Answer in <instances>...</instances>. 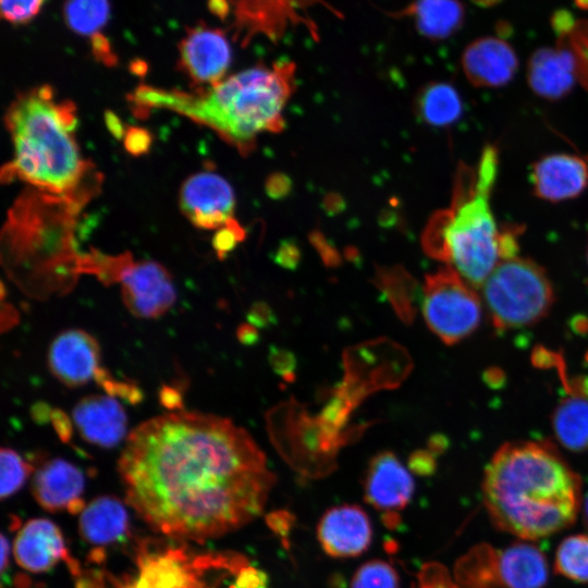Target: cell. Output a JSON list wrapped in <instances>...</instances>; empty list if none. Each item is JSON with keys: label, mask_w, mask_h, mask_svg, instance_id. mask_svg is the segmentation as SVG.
<instances>
[{"label": "cell", "mask_w": 588, "mask_h": 588, "mask_svg": "<svg viewBox=\"0 0 588 588\" xmlns=\"http://www.w3.org/2000/svg\"><path fill=\"white\" fill-rule=\"evenodd\" d=\"M125 497L156 532L205 542L264 511L275 476L252 436L230 419L175 411L136 426L118 461Z\"/></svg>", "instance_id": "obj_1"}, {"label": "cell", "mask_w": 588, "mask_h": 588, "mask_svg": "<svg viewBox=\"0 0 588 588\" xmlns=\"http://www.w3.org/2000/svg\"><path fill=\"white\" fill-rule=\"evenodd\" d=\"M580 479L548 442L503 444L488 463L482 497L497 528L524 540L551 536L576 519Z\"/></svg>", "instance_id": "obj_2"}, {"label": "cell", "mask_w": 588, "mask_h": 588, "mask_svg": "<svg viewBox=\"0 0 588 588\" xmlns=\"http://www.w3.org/2000/svg\"><path fill=\"white\" fill-rule=\"evenodd\" d=\"M294 88L295 64L280 61L270 68L242 71L194 93L143 85L130 99L138 112L167 109L189 118L247 154L258 135L283 128V109Z\"/></svg>", "instance_id": "obj_3"}, {"label": "cell", "mask_w": 588, "mask_h": 588, "mask_svg": "<svg viewBox=\"0 0 588 588\" xmlns=\"http://www.w3.org/2000/svg\"><path fill=\"white\" fill-rule=\"evenodd\" d=\"M5 121L14 146L13 160L3 171L7 176L79 200L75 196H82L90 169L75 140L74 106L57 101L51 87L44 85L21 94Z\"/></svg>", "instance_id": "obj_4"}, {"label": "cell", "mask_w": 588, "mask_h": 588, "mask_svg": "<svg viewBox=\"0 0 588 588\" xmlns=\"http://www.w3.org/2000/svg\"><path fill=\"white\" fill-rule=\"evenodd\" d=\"M498 162L497 148L488 145L476 168L458 169L451 208L433 216L422 240L429 256L453 266L473 287L510 258L504 229L498 228L490 207Z\"/></svg>", "instance_id": "obj_5"}, {"label": "cell", "mask_w": 588, "mask_h": 588, "mask_svg": "<svg viewBox=\"0 0 588 588\" xmlns=\"http://www.w3.org/2000/svg\"><path fill=\"white\" fill-rule=\"evenodd\" d=\"M480 287L493 327L503 331L537 323L554 302L544 269L517 256L500 261Z\"/></svg>", "instance_id": "obj_6"}, {"label": "cell", "mask_w": 588, "mask_h": 588, "mask_svg": "<svg viewBox=\"0 0 588 588\" xmlns=\"http://www.w3.org/2000/svg\"><path fill=\"white\" fill-rule=\"evenodd\" d=\"M421 313L428 328L443 343L452 345L478 328L482 306L473 286L446 267L425 277Z\"/></svg>", "instance_id": "obj_7"}, {"label": "cell", "mask_w": 588, "mask_h": 588, "mask_svg": "<svg viewBox=\"0 0 588 588\" xmlns=\"http://www.w3.org/2000/svg\"><path fill=\"white\" fill-rule=\"evenodd\" d=\"M317 3L341 15L323 0H236L234 13L237 38L243 45L257 35L278 40L291 25H304L317 38L315 23L303 14Z\"/></svg>", "instance_id": "obj_8"}, {"label": "cell", "mask_w": 588, "mask_h": 588, "mask_svg": "<svg viewBox=\"0 0 588 588\" xmlns=\"http://www.w3.org/2000/svg\"><path fill=\"white\" fill-rule=\"evenodd\" d=\"M118 283L121 284L125 307L137 318H159L176 299L170 272L157 261H134L132 258L122 270Z\"/></svg>", "instance_id": "obj_9"}, {"label": "cell", "mask_w": 588, "mask_h": 588, "mask_svg": "<svg viewBox=\"0 0 588 588\" xmlns=\"http://www.w3.org/2000/svg\"><path fill=\"white\" fill-rule=\"evenodd\" d=\"M180 205L186 218L201 229H221L233 221V189L213 172H199L187 179L181 189Z\"/></svg>", "instance_id": "obj_10"}, {"label": "cell", "mask_w": 588, "mask_h": 588, "mask_svg": "<svg viewBox=\"0 0 588 588\" xmlns=\"http://www.w3.org/2000/svg\"><path fill=\"white\" fill-rule=\"evenodd\" d=\"M180 65L196 85L215 86L231 64V48L223 32L199 25L187 30L179 46Z\"/></svg>", "instance_id": "obj_11"}, {"label": "cell", "mask_w": 588, "mask_h": 588, "mask_svg": "<svg viewBox=\"0 0 588 588\" xmlns=\"http://www.w3.org/2000/svg\"><path fill=\"white\" fill-rule=\"evenodd\" d=\"M48 367L56 379L69 388L95 380L100 370L98 341L82 329L59 333L48 350Z\"/></svg>", "instance_id": "obj_12"}, {"label": "cell", "mask_w": 588, "mask_h": 588, "mask_svg": "<svg viewBox=\"0 0 588 588\" xmlns=\"http://www.w3.org/2000/svg\"><path fill=\"white\" fill-rule=\"evenodd\" d=\"M143 543L137 553L135 588H203L204 574L183 547L154 549Z\"/></svg>", "instance_id": "obj_13"}, {"label": "cell", "mask_w": 588, "mask_h": 588, "mask_svg": "<svg viewBox=\"0 0 588 588\" xmlns=\"http://www.w3.org/2000/svg\"><path fill=\"white\" fill-rule=\"evenodd\" d=\"M16 563L26 571L42 573L64 561L73 575H81L78 562L68 552L58 526L46 518L28 520L14 539Z\"/></svg>", "instance_id": "obj_14"}, {"label": "cell", "mask_w": 588, "mask_h": 588, "mask_svg": "<svg viewBox=\"0 0 588 588\" xmlns=\"http://www.w3.org/2000/svg\"><path fill=\"white\" fill-rule=\"evenodd\" d=\"M317 537L322 550L332 558H354L370 546L372 527L367 513L358 505L331 507L320 518Z\"/></svg>", "instance_id": "obj_15"}, {"label": "cell", "mask_w": 588, "mask_h": 588, "mask_svg": "<svg viewBox=\"0 0 588 588\" xmlns=\"http://www.w3.org/2000/svg\"><path fill=\"white\" fill-rule=\"evenodd\" d=\"M414 479L397 456L383 451L368 463L364 478L365 500L385 514H399L414 494Z\"/></svg>", "instance_id": "obj_16"}, {"label": "cell", "mask_w": 588, "mask_h": 588, "mask_svg": "<svg viewBox=\"0 0 588 588\" xmlns=\"http://www.w3.org/2000/svg\"><path fill=\"white\" fill-rule=\"evenodd\" d=\"M462 69L468 82L482 88H497L509 84L518 69L513 47L499 37H480L463 51Z\"/></svg>", "instance_id": "obj_17"}, {"label": "cell", "mask_w": 588, "mask_h": 588, "mask_svg": "<svg viewBox=\"0 0 588 588\" xmlns=\"http://www.w3.org/2000/svg\"><path fill=\"white\" fill-rule=\"evenodd\" d=\"M531 185L540 199L558 203L579 196L588 187V164L569 154H551L532 164Z\"/></svg>", "instance_id": "obj_18"}, {"label": "cell", "mask_w": 588, "mask_h": 588, "mask_svg": "<svg viewBox=\"0 0 588 588\" xmlns=\"http://www.w3.org/2000/svg\"><path fill=\"white\" fill-rule=\"evenodd\" d=\"M81 437L99 448L111 449L126 436L127 418L120 402L108 394L87 395L72 411Z\"/></svg>", "instance_id": "obj_19"}, {"label": "cell", "mask_w": 588, "mask_h": 588, "mask_svg": "<svg viewBox=\"0 0 588 588\" xmlns=\"http://www.w3.org/2000/svg\"><path fill=\"white\" fill-rule=\"evenodd\" d=\"M527 81L531 90L546 100L564 98L578 81L573 52L562 42L538 48L528 60Z\"/></svg>", "instance_id": "obj_20"}, {"label": "cell", "mask_w": 588, "mask_h": 588, "mask_svg": "<svg viewBox=\"0 0 588 588\" xmlns=\"http://www.w3.org/2000/svg\"><path fill=\"white\" fill-rule=\"evenodd\" d=\"M84 474L63 458H52L42 464L34 475L32 492L41 507L58 512L81 499Z\"/></svg>", "instance_id": "obj_21"}, {"label": "cell", "mask_w": 588, "mask_h": 588, "mask_svg": "<svg viewBox=\"0 0 588 588\" xmlns=\"http://www.w3.org/2000/svg\"><path fill=\"white\" fill-rule=\"evenodd\" d=\"M498 567L504 588H543L548 563L543 552L528 542H515L498 550Z\"/></svg>", "instance_id": "obj_22"}, {"label": "cell", "mask_w": 588, "mask_h": 588, "mask_svg": "<svg viewBox=\"0 0 588 588\" xmlns=\"http://www.w3.org/2000/svg\"><path fill=\"white\" fill-rule=\"evenodd\" d=\"M82 538L90 544H111L128 534V515L122 502L110 495L94 499L78 522Z\"/></svg>", "instance_id": "obj_23"}, {"label": "cell", "mask_w": 588, "mask_h": 588, "mask_svg": "<svg viewBox=\"0 0 588 588\" xmlns=\"http://www.w3.org/2000/svg\"><path fill=\"white\" fill-rule=\"evenodd\" d=\"M392 16H409L417 30L433 40L445 39L458 30L465 10L458 0H415Z\"/></svg>", "instance_id": "obj_24"}, {"label": "cell", "mask_w": 588, "mask_h": 588, "mask_svg": "<svg viewBox=\"0 0 588 588\" xmlns=\"http://www.w3.org/2000/svg\"><path fill=\"white\" fill-rule=\"evenodd\" d=\"M417 115L428 125L449 126L462 115L463 103L457 90L449 83L426 85L416 99Z\"/></svg>", "instance_id": "obj_25"}, {"label": "cell", "mask_w": 588, "mask_h": 588, "mask_svg": "<svg viewBox=\"0 0 588 588\" xmlns=\"http://www.w3.org/2000/svg\"><path fill=\"white\" fill-rule=\"evenodd\" d=\"M559 442L574 452L588 450V397L573 395L563 400L552 415Z\"/></svg>", "instance_id": "obj_26"}, {"label": "cell", "mask_w": 588, "mask_h": 588, "mask_svg": "<svg viewBox=\"0 0 588 588\" xmlns=\"http://www.w3.org/2000/svg\"><path fill=\"white\" fill-rule=\"evenodd\" d=\"M498 550L478 546L455 565L460 588H504L498 568Z\"/></svg>", "instance_id": "obj_27"}, {"label": "cell", "mask_w": 588, "mask_h": 588, "mask_svg": "<svg viewBox=\"0 0 588 588\" xmlns=\"http://www.w3.org/2000/svg\"><path fill=\"white\" fill-rule=\"evenodd\" d=\"M63 12L73 32L89 37L91 42L105 37L101 29L109 19L108 0H66Z\"/></svg>", "instance_id": "obj_28"}, {"label": "cell", "mask_w": 588, "mask_h": 588, "mask_svg": "<svg viewBox=\"0 0 588 588\" xmlns=\"http://www.w3.org/2000/svg\"><path fill=\"white\" fill-rule=\"evenodd\" d=\"M554 571L568 579L588 583V536L574 535L561 541Z\"/></svg>", "instance_id": "obj_29"}, {"label": "cell", "mask_w": 588, "mask_h": 588, "mask_svg": "<svg viewBox=\"0 0 588 588\" xmlns=\"http://www.w3.org/2000/svg\"><path fill=\"white\" fill-rule=\"evenodd\" d=\"M377 277L378 285L388 294L402 319L411 321L414 317L413 295L416 287L412 277L402 268H384Z\"/></svg>", "instance_id": "obj_30"}, {"label": "cell", "mask_w": 588, "mask_h": 588, "mask_svg": "<svg viewBox=\"0 0 588 588\" xmlns=\"http://www.w3.org/2000/svg\"><path fill=\"white\" fill-rule=\"evenodd\" d=\"M34 471V466L26 462L11 448L0 451L1 499L4 500L17 492Z\"/></svg>", "instance_id": "obj_31"}, {"label": "cell", "mask_w": 588, "mask_h": 588, "mask_svg": "<svg viewBox=\"0 0 588 588\" xmlns=\"http://www.w3.org/2000/svg\"><path fill=\"white\" fill-rule=\"evenodd\" d=\"M351 588H400V578L392 565L372 560L357 568Z\"/></svg>", "instance_id": "obj_32"}, {"label": "cell", "mask_w": 588, "mask_h": 588, "mask_svg": "<svg viewBox=\"0 0 588 588\" xmlns=\"http://www.w3.org/2000/svg\"><path fill=\"white\" fill-rule=\"evenodd\" d=\"M95 380L110 396L122 397L132 404H137L143 399V393L136 384L131 381L118 380L103 368H100Z\"/></svg>", "instance_id": "obj_33"}, {"label": "cell", "mask_w": 588, "mask_h": 588, "mask_svg": "<svg viewBox=\"0 0 588 588\" xmlns=\"http://www.w3.org/2000/svg\"><path fill=\"white\" fill-rule=\"evenodd\" d=\"M46 0H0L2 17L13 24L33 20Z\"/></svg>", "instance_id": "obj_34"}, {"label": "cell", "mask_w": 588, "mask_h": 588, "mask_svg": "<svg viewBox=\"0 0 588 588\" xmlns=\"http://www.w3.org/2000/svg\"><path fill=\"white\" fill-rule=\"evenodd\" d=\"M244 236L243 229L233 220L217 232L213 246L220 257L225 256Z\"/></svg>", "instance_id": "obj_35"}, {"label": "cell", "mask_w": 588, "mask_h": 588, "mask_svg": "<svg viewBox=\"0 0 588 588\" xmlns=\"http://www.w3.org/2000/svg\"><path fill=\"white\" fill-rule=\"evenodd\" d=\"M420 588H460L451 580L443 567L439 564H427L419 573Z\"/></svg>", "instance_id": "obj_36"}, {"label": "cell", "mask_w": 588, "mask_h": 588, "mask_svg": "<svg viewBox=\"0 0 588 588\" xmlns=\"http://www.w3.org/2000/svg\"><path fill=\"white\" fill-rule=\"evenodd\" d=\"M235 576L230 588H269L268 575L252 565L246 564Z\"/></svg>", "instance_id": "obj_37"}, {"label": "cell", "mask_w": 588, "mask_h": 588, "mask_svg": "<svg viewBox=\"0 0 588 588\" xmlns=\"http://www.w3.org/2000/svg\"><path fill=\"white\" fill-rule=\"evenodd\" d=\"M266 522L269 528L281 538L285 539L289 537V534L295 522L294 515L289 511L279 510L269 513L266 516Z\"/></svg>", "instance_id": "obj_38"}, {"label": "cell", "mask_w": 588, "mask_h": 588, "mask_svg": "<svg viewBox=\"0 0 588 588\" xmlns=\"http://www.w3.org/2000/svg\"><path fill=\"white\" fill-rule=\"evenodd\" d=\"M408 465L413 473L420 476L431 475L436 470V460L433 455L422 450L416 451L411 455Z\"/></svg>", "instance_id": "obj_39"}, {"label": "cell", "mask_w": 588, "mask_h": 588, "mask_svg": "<svg viewBox=\"0 0 588 588\" xmlns=\"http://www.w3.org/2000/svg\"><path fill=\"white\" fill-rule=\"evenodd\" d=\"M576 25L574 15L567 10H558L551 17V26L560 38L571 34Z\"/></svg>", "instance_id": "obj_40"}, {"label": "cell", "mask_w": 588, "mask_h": 588, "mask_svg": "<svg viewBox=\"0 0 588 588\" xmlns=\"http://www.w3.org/2000/svg\"><path fill=\"white\" fill-rule=\"evenodd\" d=\"M50 419L61 441H70L72 436V424L70 417L63 411L54 408L51 411Z\"/></svg>", "instance_id": "obj_41"}, {"label": "cell", "mask_w": 588, "mask_h": 588, "mask_svg": "<svg viewBox=\"0 0 588 588\" xmlns=\"http://www.w3.org/2000/svg\"><path fill=\"white\" fill-rule=\"evenodd\" d=\"M149 137L146 131L131 128L125 138L126 148L133 154H140L147 150Z\"/></svg>", "instance_id": "obj_42"}, {"label": "cell", "mask_w": 588, "mask_h": 588, "mask_svg": "<svg viewBox=\"0 0 588 588\" xmlns=\"http://www.w3.org/2000/svg\"><path fill=\"white\" fill-rule=\"evenodd\" d=\"M160 402L171 411H181L183 401L179 391L172 387H163L159 393Z\"/></svg>", "instance_id": "obj_43"}, {"label": "cell", "mask_w": 588, "mask_h": 588, "mask_svg": "<svg viewBox=\"0 0 588 588\" xmlns=\"http://www.w3.org/2000/svg\"><path fill=\"white\" fill-rule=\"evenodd\" d=\"M1 313H7V315L1 314V329L4 332L17 323L19 315L13 306H5L4 303Z\"/></svg>", "instance_id": "obj_44"}, {"label": "cell", "mask_w": 588, "mask_h": 588, "mask_svg": "<svg viewBox=\"0 0 588 588\" xmlns=\"http://www.w3.org/2000/svg\"><path fill=\"white\" fill-rule=\"evenodd\" d=\"M271 196L282 195L287 191V181L285 177L280 179L279 175L272 177L268 186Z\"/></svg>", "instance_id": "obj_45"}, {"label": "cell", "mask_w": 588, "mask_h": 588, "mask_svg": "<svg viewBox=\"0 0 588 588\" xmlns=\"http://www.w3.org/2000/svg\"><path fill=\"white\" fill-rule=\"evenodd\" d=\"M52 408H49L48 405L37 404L33 408V416L36 421H46L50 418Z\"/></svg>", "instance_id": "obj_46"}, {"label": "cell", "mask_w": 588, "mask_h": 588, "mask_svg": "<svg viewBox=\"0 0 588 588\" xmlns=\"http://www.w3.org/2000/svg\"><path fill=\"white\" fill-rule=\"evenodd\" d=\"M9 542L4 535H1V572L4 573L9 565Z\"/></svg>", "instance_id": "obj_47"}, {"label": "cell", "mask_w": 588, "mask_h": 588, "mask_svg": "<svg viewBox=\"0 0 588 588\" xmlns=\"http://www.w3.org/2000/svg\"><path fill=\"white\" fill-rule=\"evenodd\" d=\"M256 336V333L254 332V329L252 326H244L240 328L238 330V338L244 342H254V338Z\"/></svg>", "instance_id": "obj_48"}, {"label": "cell", "mask_w": 588, "mask_h": 588, "mask_svg": "<svg viewBox=\"0 0 588 588\" xmlns=\"http://www.w3.org/2000/svg\"><path fill=\"white\" fill-rule=\"evenodd\" d=\"M474 4L481 7V8H490L493 5H497L502 0H470Z\"/></svg>", "instance_id": "obj_49"}, {"label": "cell", "mask_w": 588, "mask_h": 588, "mask_svg": "<svg viewBox=\"0 0 588 588\" xmlns=\"http://www.w3.org/2000/svg\"><path fill=\"white\" fill-rule=\"evenodd\" d=\"M583 518H584V524H585L586 528L588 529V492H587V494L585 495V499H584Z\"/></svg>", "instance_id": "obj_50"}, {"label": "cell", "mask_w": 588, "mask_h": 588, "mask_svg": "<svg viewBox=\"0 0 588 588\" xmlns=\"http://www.w3.org/2000/svg\"><path fill=\"white\" fill-rule=\"evenodd\" d=\"M576 5L580 9H588V0H575Z\"/></svg>", "instance_id": "obj_51"}, {"label": "cell", "mask_w": 588, "mask_h": 588, "mask_svg": "<svg viewBox=\"0 0 588 588\" xmlns=\"http://www.w3.org/2000/svg\"><path fill=\"white\" fill-rule=\"evenodd\" d=\"M587 262H588V247H587Z\"/></svg>", "instance_id": "obj_52"}]
</instances>
